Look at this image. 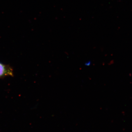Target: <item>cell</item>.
<instances>
[{
	"mask_svg": "<svg viewBox=\"0 0 132 132\" xmlns=\"http://www.w3.org/2000/svg\"><path fill=\"white\" fill-rule=\"evenodd\" d=\"M12 69L7 66L0 63V77L13 75Z\"/></svg>",
	"mask_w": 132,
	"mask_h": 132,
	"instance_id": "cell-1",
	"label": "cell"
},
{
	"mask_svg": "<svg viewBox=\"0 0 132 132\" xmlns=\"http://www.w3.org/2000/svg\"><path fill=\"white\" fill-rule=\"evenodd\" d=\"M91 64V62L90 61H88L87 62H85V66H87V67H88V66H90Z\"/></svg>",
	"mask_w": 132,
	"mask_h": 132,
	"instance_id": "cell-2",
	"label": "cell"
}]
</instances>
